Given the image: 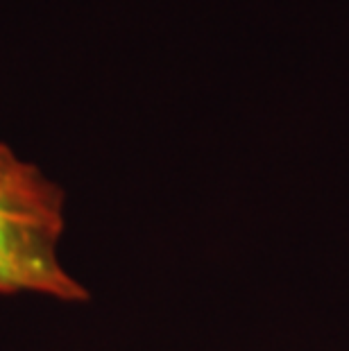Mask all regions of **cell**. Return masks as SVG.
<instances>
[{
	"instance_id": "cell-1",
	"label": "cell",
	"mask_w": 349,
	"mask_h": 351,
	"mask_svg": "<svg viewBox=\"0 0 349 351\" xmlns=\"http://www.w3.org/2000/svg\"><path fill=\"white\" fill-rule=\"evenodd\" d=\"M57 231L0 215V295L34 293L62 302L86 300V290L64 267Z\"/></svg>"
},
{
	"instance_id": "cell-2",
	"label": "cell",
	"mask_w": 349,
	"mask_h": 351,
	"mask_svg": "<svg viewBox=\"0 0 349 351\" xmlns=\"http://www.w3.org/2000/svg\"><path fill=\"white\" fill-rule=\"evenodd\" d=\"M0 215L62 234L64 195L34 163L0 141Z\"/></svg>"
}]
</instances>
